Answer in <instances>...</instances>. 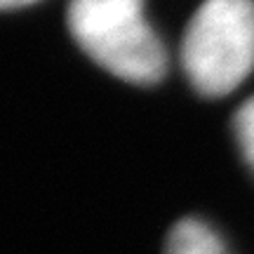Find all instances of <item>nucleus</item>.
I'll return each instance as SVG.
<instances>
[{"instance_id": "obj_1", "label": "nucleus", "mask_w": 254, "mask_h": 254, "mask_svg": "<svg viewBox=\"0 0 254 254\" xmlns=\"http://www.w3.org/2000/svg\"><path fill=\"white\" fill-rule=\"evenodd\" d=\"M68 28L101 68L134 85H153L167 71V52L144 17V0H71Z\"/></svg>"}, {"instance_id": "obj_5", "label": "nucleus", "mask_w": 254, "mask_h": 254, "mask_svg": "<svg viewBox=\"0 0 254 254\" xmlns=\"http://www.w3.org/2000/svg\"><path fill=\"white\" fill-rule=\"evenodd\" d=\"M33 2H38V0H0V9H17L33 5Z\"/></svg>"}, {"instance_id": "obj_3", "label": "nucleus", "mask_w": 254, "mask_h": 254, "mask_svg": "<svg viewBox=\"0 0 254 254\" xmlns=\"http://www.w3.org/2000/svg\"><path fill=\"white\" fill-rule=\"evenodd\" d=\"M165 254H228V250L214 228L198 219H184L172 228Z\"/></svg>"}, {"instance_id": "obj_4", "label": "nucleus", "mask_w": 254, "mask_h": 254, "mask_svg": "<svg viewBox=\"0 0 254 254\" xmlns=\"http://www.w3.org/2000/svg\"><path fill=\"white\" fill-rule=\"evenodd\" d=\"M233 129H236V139L243 151V158L254 170V97L238 109L236 118H233Z\"/></svg>"}, {"instance_id": "obj_2", "label": "nucleus", "mask_w": 254, "mask_h": 254, "mask_svg": "<svg viewBox=\"0 0 254 254\" xmlns=\"http://www.w3.org/2000/svg\"><path fill=\"white\" fill-rule=\"evenodd\" d=\"M182 66L202 97L236 90L254 68V0H205L184 33Z\"/></svg>"}]
</instances>
